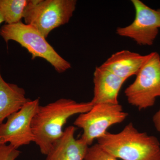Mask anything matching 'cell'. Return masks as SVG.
<instances>
[{
  "mask_svg": "<svg viewBox=\"0 0 160 160\" xmlns=\"http://www.w3.org/2000/svg\"><path fill=\"white\" fill-rule=\"evenodd\" d=\"M89 102H78L61 98L46 106H39L32 122L34 142L42 154L46 155L53 144L62 135L63 127L69 118L89 111L93 107Z\"/></svg>",
  "mask_w": 160,
  "mask_h": 160,
  "instance_id": "6da1fadb",
  "label": "cell"
},
{
  "mask_svg": "<svg viewBox=\"0 0 160 160\" xmlns=\"http://www.w3.org/2000/svg\"><path fill=\"white\" fill-rule=\"evenodd\" d=\"M105 151L123 160H160V143L157 138L139 131L132 123L120 132H106L98 139Z\"/></svg>",
  "mask_w": 160,
  "mask_h": 160,
  "instance_id": "7a4b0ae2",
  "label": "cell"
},
{
  "mask_svg": "<svg viewBox=\"0 0 160 160\" xmlns=\"http://www.w3.org/2000/svg\"><path fill=\"white\" fill-rule=\"evenodd\" d=\"M0 36L6 43L9 41L19 43L31 54L32 59L41 58L46 60L58 73L71 68L70 63L62 57L46 38L32 26L22 22L5 24L0 29Z\"/></svg>",
  "mask_w": 160,
  "mask_h": 160,
  "instance_id": "3957f363",
  "label": "cell"
},
{
  "mask_svg": "<svg viewBox=\"0 0 160 160\" xmlns=\"http://www.w3.org/2000/svg\"><path fill=\"white\" fill-rule=\"evenodd\" d=\"M76 0H29L23 19L46 38L53 29L69 22Z\"/></svg>",
  "mask_w": 160,
  "mask_h": 160,
  "instance_id": "277c9868",
  "label": "cell"
},
{
  "mask_svg": "<svg viewBox=\"0 0 160 160\" xmlns=\"http://www.w3.org/2000/svg\"><path fill=\"white\" fill-rule=\"evenodd\" d=\"M133 83L125 91L128 103L139 110L154 106L160 97V57L156 52L149 53L148 60L136 75Z\"/></svg>",
  "mask_w": 160,
  "mask_h": 160,
  "instance_id": "5b68a950",
  "label": "cell"
},
{
  "mask_svg": "<svg viewBox=\"0 0 160 160\" xmlns=\"http://www.w3.org/2000/svg\"><path fill=\"white\" fill-rule=\"evenodd\" d=\"M128 115L119 104L101 103L93 105L89 111L79 114L74 125L82 129L80 138L91 146L93 141L105 134L110 126L122 122Z\"/></svg>",
  "mask_w": 160,
  "mask_h": 160,
  "instance_id": "8992f818",
  "label": "cell"
},
{
  "mask_svg": "<svg viewBox=\"0 0 160 160\" xmlns=\"http://www.w3.org/2000/svg\"><path fill=\"white\" fill-rule=\"evenodd\" d=\"M40 105V98L30 100L18 111L0 125V144L11 145L18 149L34 142L32 122Z\"/></svg>",
  "mask_w": 160,
  "mask_h": 160,
  "instance_id": "52a82bcc",
  "label": "cell"
},
{
  "mask_svg": "<svg viewBox=\"0 0 160 160\" xmlns=\"http://www.w3.org/2000/svg\"><path fill=\"white\" fill-rule=\"evenodd\" d=\"M131 2L135 11L134 19L129 26L118 27L117 34L131 38L140 46H152L160 29V9H152L140 0Z\"/></svg>",
  "mask_w": 160,
  "mask_h": 160,
  "instance_id": "ba28073f",
  "label": "cell"
},
{
  "mask_svg": "<svg viewBox=\"0 0 160 160\" xmlns=\"http://www.w3.org/2000/svg\"><path fill=\"white\" fill-rule=\"evenodd\" d=\"M126 81L101 66L97 67L93 74V105L101 103L119 104L118 95Z\"/></svg>",
  "mask_w": 160,
  "mask_h": 160,
  "instance_id": "9c48e42d",
  "label": "cell"
},
{
  "mask_svg": "<svg viewBox=\"0 0 160 160\" xmlns=\"http://www.w3.org/2000/svg\"><path fill=\"white\" fill-rule=\"evenodd\" d=\"M76 129L69 126L64 130L46 155V160H84L89 146L81 138H75Z\"/></svg>",
  "mask_w": 160,
  "mask_h": 160,
  "instance_id": "30bf717a",
  "label": "cell"
},
{
  "mask_svg": "<svg viewBox=\"0 0 160 160\" xmlns=\"http://www.w3.org/2000/svg\"><path fill=\"white\" fill-rule=\"evenodd\" d=\"M149 54L142 55L127 50L118 52L101 66L124 79L136 75L149 58Z\"/></svg>",
  "mask_w": 160,
  "mask_h": 160,
  "instance_id": "8fae6325",
  "label": "cell"
},
{
  "mask_svg": "<svg viewBox=\"0 0 160 160\" xmlns=\"http://www.w3.org/2000/svg\"><path fill=\"white\" fill-rule=\"evenodd\" d=\"M29 100L26 98L24 89L16 84L6 82L3 79L0 66V125Z\"/></svg>",
  "mask_w": 160,
  "mask_h": 160,
  "instance_id": "7c38bea8",
  "label": "cell"
},
{
  "mask_svg": "<svg viewBox=\"0 0 160 160\" xmlns=\"http://www.w3.org/2000/svg\"><path fill=\"white\" fill-rule=\"evenodd\" d=\"M29 0H0V12L6 24L22 22Z\"/></svg>",
  "mask_w": 160,
  "mask_h": 160,
  "instance_id": "4fadbf2b",
  "label": "cell"
},
{
  "mask_svg": "<svg viewBox=\"0 0 160 160\" xmlns=\"http://www.w3.org/2000/svg\"><path fill=\"white\" fill-rule=\"evenodd\" d=\"M84 160H118L97 143L89 147Z\"/></svg>",
  "mask_w": 160,
  "mask_h": 160,
  "instance_id": "5bb4252c",
  "label": "cell"
},
{
  "mask_svg": "<svg viewBox=\"0 0 160 160\" xmlns=\"http://www.w3.org/2000/svg\"><path fill=\"white\" fill-rule=\"evenodd\" d=\"M21 152L9 144H0V160H15Z\"/></svg>",
  "mask_w": 160,
  "mask_h": 160,
  "instance_id": "9a60e30c",
  "label": "cell"
},
{
  "mask_svg": "<svg viewBox=\"0 0 160 160\" xmlns=\"http://www.w3.org/2000/svg\"><path fill=\"white\" fill-rule=\"evenodd\" d=\"M152 122L155 128L160 134V109L153 115Z\"/></svg>",
  "mask_w": 160,
  "mask_h": 160,
  "instance_id": "2e32d148",
  "label": "cell"
},
{
  "mask_svg": "<svg viewBox=\"0 0 160 160\" xmlns=\"http://www.w3.org/2000/svg\"><path fill=\"white\" fill-rule=\"evenodd\" d=\"M4 22V20L3 19V18L2 15L1 14V12H0V25L1 24H2L3 22Z\"/></svg>",
  "mask_w": 160,
  "mask_h": 160,
  "instance_id": "e0dca14e",
  "label": "cell"
}]
</instances>
